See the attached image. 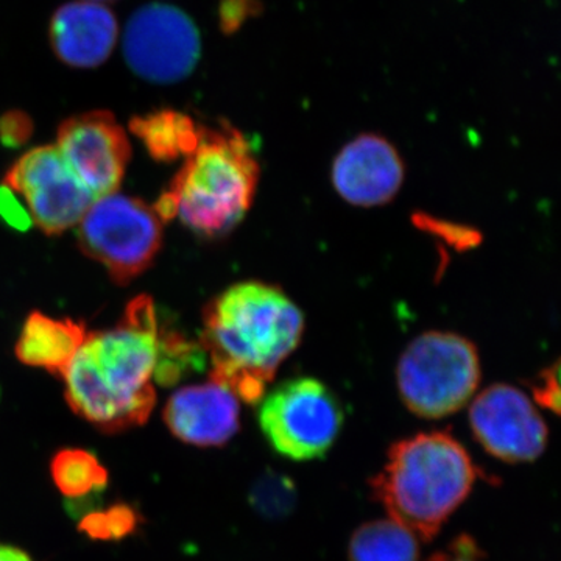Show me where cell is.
<instances>
[{"label":"cell","mask_w":561,"mask_h":561,"mask_svg":"<svg viewBox=\"0 0 561 561\" xmlns=\"http://www.w3.org/2000/svg\"><path fill=\"white\" fill-rule=\"evenodd\" d=\"M158 334L160 319L147 295L128 302L116 328L88 334L62 373L72 411L105 432L146 423L157 402Z\"/></svg>","instance_id":"6da1fadb"},{"label":"cell","mask_w":561,"mask_h":561,"mask_svg":"<svg viewBox=\"0 0 561 561\" xmlns=\"http://www.w3.org/2000/svg\"><path fill=\"white\" fill-rule=\"evenodd\" d=\"M302 331L300 308L279 287L261 280L234 284L203 311L201 343L213 364L210 381L256 404L300 345Z\"/></svg>","instance_id":"7a4b0ae2"},{"label":"cell","mask_w":561,"mask_h":561,"mask_svg":"<svg viewBox=\"0 0 561 561\" xmlns=\"http://www.w3.org/2000/svg\"><path fill=\"white\" fill-rule=\"evenodd\" d=\"M479 471L448 432H424L391 446L373 479L375 496L416 538L431 541L474 486Z\"/></svg>","instance_id":"3957f363"},{"label":"cell","mask_w":561,"mask_h":561,"mask_svg":"<svg viewBox=\"0 0 561 561\" xmlns=\"http://www.w3.org/2000/svg\"><path fill=\"white\" fill-rule=\"evenodd\" d=\"M260 162L249 139L231 125L201 128L198 146L184 161L168 192L176 217L202 238H224L253 205Z\"/></svg>","instance_id":"277c9868"},{"label":"cell","mask_w":561,"mask_h":561,"mask_svg":"<svg viewBox=\"0 0 561 561\" xmlns=\"http://www.w3.org/2000/svg\"><path fill=\"white\" fill-rule=\"evenodd\" d=\"M481 373L474 343L454 332L431 331L401 354L398 389L415 415L443 419L470 402Z\"/></svg>","instance_id":"5b68a950"},{"label":"cell","mask_w":561,"mask_h":561,"mask_svg":"<svg viewBox=\"0 0 561 561\" xmlns=\"http://www.w3.org/2000/svg\"><path fill=\"white\" fill-rule=\"evenodd\" d=\"M162 224L153 206L111 194L98 198L79 224V245L108 271L117 284L138 278L157 260Z\"/></svg>","instance_id":"8992f818"},{"label":"cell","mask_w":561,"mask_h":561,"mask_svg":"<svg viewBox=\"0 0 561 561\" xmlns=\"http://www.w3.org/2000/svg\"><path fill=\"white\" fill-rule=\"evenodd\" d=\"M262 434L287 459H321L337 440L343 409L319 379L295 378L264 394L257 413Z\"/></svg>","instance_id":"52a82bcc"},{"label":"cell","mask_w":561,"mask_h":561,"mask_svg":"<svg viewBox=\"0 0 561 561\" xmlns=\"http://www.w3.org/2000/svg\"><path fill=\"white\" fill-rule=\"evenodd\" d=\"M124 55L136 76L151 83H175L197 66L201 33L180 9L150 3L135 11L128 21Z\"/></svg>","instance_id":"ba28073f"},{"label":"cell","mask_w":561,"mask_h":561,"mask_svg":"<svg viewBox=\"0 0 561 561\" xmlns=\"http://www.w3.org/2000/svg\"><path fill=\"white\" fill-rule=\"evenodd\" d=\"M5 184L27 203L33 224L47 236L76 227L95 202L94 194L70 171L57 146L27 151L5 175Z\"/></svg>","instance_id":"9c48e42d"},{"label":"cell","mask_w":561,"mask_h":561,"mask_svg":"<svg viewBox=\"0 0 561 561\" xmlns=\"http://www.w3.org/2000/svg\"><path fill=\"white\" fill-rule=\"evenodd\" d=\"M470 424L485 451L508 463L537 460L548 445V427L529 397L516 387L496 383L470 408Z\"/></svg>","instance_id":"30bf717a"},{"label":"cell","mask_w":561,"mask_h":561,"mask_svg":"<svg viewBox=\"0 0 561 561\" xmlns=\"http://www.w3.org/2000/svg\"><path fill=\"white\" fill-rule=\"evenodd\" d=\"M57 149L95 198L119 191L131 146L113 114L95 111L62 122Z\"/></svg>","instance_id":"8fae6325"},{"label":"cell","mask_w":561,"mask_h":561,"mask_svg":"<svg viewBox=\"0 0 561 561\" xmlns=\"http://www.w3.org/2000/svg\"><path fill=\"white\" fill-rule=\"evenodd\" d=\"M405 169L400 153L378 135L346 144L332 164L331 179L343 201L360 208L386 205L397 197Z\"/></svg>","instance_id":"7c38bea8"},{"label":"cell","mask_w":561,"mask_h":561,"mask_svg":"<svg viewBox=\"0 0 561 561\" xmlns=\"http://www.w3.org/2000/svg\"><path fill=\"white\" fill-rule=\"evenodd\" d=\"M238 398L220 383L184 387L164 408V421L176 438L190 445L221 446L239 431Z\"/></svg>","instance_id":"4fadbf2b"},{"label":"cell","mask_w":561,"mask_h":561,"mask_svg":"<svg viewBox=\"0 0 561 561\" xmlns=\"http://www.w3.org/2000/svg\"><path fill=\"white\" fill-rule=\"evenodd\" d=\"M50 36L62 61L77 68H94L102 65L116 46L117 21L102 3L70 2L55 13Z\"/></svg>","instance_id":"5bb4252c"},{"label":"cell","mask_w":561,"mask_h":561,"mask_svg":"<svg viewBox=\"0 0 561 561\" xmlns=\"http://www.w3.org/2000/svg\"><path fill=\"white\" fill-rule=\"evenodd\" d=\"M87 335V328L79 321L32 312L22 327L14 353L22 364L61 376L83 346Z\"/></svg>","instance_id":"9a60e30c"},{"label":"cell","mask_w":561,"mask_h":561,"mask_svg":"<svg viewBox=\"0 0 561 561\" xmlns=\"http://www.w3.org/2000/svg\"><path fill=\"white\" fill-rule=\"evenodd\" d=\"M201 125L187 114L161 110L147 116L135 117L130 130L144 144L157 162H175L187 158L198 146Z\"/></svg>","instance_id":"2e32d148"},{"label":"cell","mask_w":561,"mask_h":561,"mask_svg":"<svg viewBox=\"0 0 561 561\" xmlns=\"http://www.w3.org/2000/svg\"><path fill=\"white\" fill-rule=\"evenodd\" d=\"M419 538L393 519L364 524L350 542V561H419Z\"/></svg>","instance_id":"e0dca14e"},{"label":"cell","mask_w":561,"mask_h":561,"mask_svg":"<svg viewBox=\"0 0 561 561\" xmlns=\"http://www.w3.org/2000/svg\"><path fill=\"white\" fill-rule=\"evenodd\" d=\"M55 485L69 500L91 496L105 489L108 472L94 454L83 449H62L51 460Z\"/></svg>","instance_id":"ac0fdd59"},{"label":"cell","mask_w":561,"mask_h":561,"mask_svg":"<svg viewBox=\"0 0 561 561\" xmlns=\"http://www.w3.org/2000/svg\"><path fill=\"white\" fill-rule=\"evenodd\" d=\"M206 353L201 342H192L181 332L160 323L157 365L153 376L162 387H172L181 379L202 370Z\"/></svg>","instance_id":"d6986e66"},{"label":"cell","mask_w":561,"mask_h":561,"mask_svg":"<svg viewBox=\"0 0 561 561\" xmlns=\"http://www.w3.org/2000/svg\"><path fill=\"white\" fill-rule=\"evenodd\" d=\"M138 524V513L128 505H116L105 512H92L84 516L81 530L98 540H117L127 537Z\"/></svg>","instance_id":"ffe728a7"},{"label":"cell","mask_w":561,"mask_h":561,"mask_svg":"<svg viewBox=\"0 0 561 561\" xmlns=\"http://www.w3.org/2000/svg\"><path fill=\"white\" fill-rule=\"evenodd\" d=\"M253 502L261 512L276 516L279 513L289 511L294 502V489L286 479L272 476V478L262 479L253 491Z\"/></svg>","instance_id":"44dd1931"},{"label":"cell","mask_w":561,"mask_h":561,"mask_svg":"<svg viewBox=\"0 0 561 561\" xmlns=\"http://www.w3.org/2000/svg\"><path fill=\"white\" fill-rule=\"evenodd\" d=\"M0 220L13 230L21 232L31 230L33 225L27 206L20 201V195L7 184L0 186Z\"/></svg>","instance_id":"7402d4cb"},{"label":"cell","mask_w":561,"mask_h":561,"mask_svg":"<svg viewBox=\"0 0 561 561\" xmlns=\"http://www.w3.org/2000/svg\"><path fill=\"white\" fill-rule=\"evenodd\" d=\"M32 131L33 124L27 114L14 111L0 119V142L9 149H20L24 146L31 139Z\"/></svg>","instance_id":"603a6c76"},{"label":"cell","mask_w":561,"mask_h":561,"mask_svg":"<svg viewBox=\"0 0 561 561\" xmlns=\"http://www.w3.org/2000/svg\"><path fill=\"white\" fill-rule=\"evenodd\" d=\"M559 364L541 373L531 386L535 401L553 413L560 412Z\"/></svg>","instance_id":"cb8c5ba5"},{"label":"cell","mask_w":561,"mask_h":561,"mask_svg":"<svg viewBox=\"0 0 561 561\" xmlns=\"http://www.w3.org/2000/svg\"><path fill=\"white\" fill-rule=\"evenodd\" d=\"M482 553L478 545L467 535H461L453 542L451 548L435 553L427 561H481Z\"/></svg>","instance_id":"d4e9b609"},{"label":"cell","mask_w":561,"mask_h":561,"mask_svg":"<svg viewBox=\"0 0 561 561\" xmlns=\"http://www.w3.org/2000/svg\"><path fill=\"white\" fill-rule=\"evenodd\" d=\"M251 11L250 0H228L221 11V18H224L225 27H236L241 24Z\"/></svg>","instance_id":"484cf974"},{"label":"cell","mask_w":561,"mask_h":561,"mask_svg":"<svg viewBox=\"0 0 561 561\" xmlns=\"http://www.w3.org/2000/svg\"><path fill=\"white\" fill-rule=\"evenodd\" d=\"M0 561H32V559L21 549L0 546Z\"/></svg>","instance_id":"4316f807"},{"label":"cell","mask_w":561,"mask_h":561,"mask_svg":"<svg viewBox=\"0 0 561 561\" xmlns=\"http://www.w3.org/2000/svg\"><path fill=\"white\" fill-rule=\"evenodd\" d=\"M91 2H99V3H101V2H105V0H91Z\"/></svg>","instance_id":"83f0119b"}]
</instances>
